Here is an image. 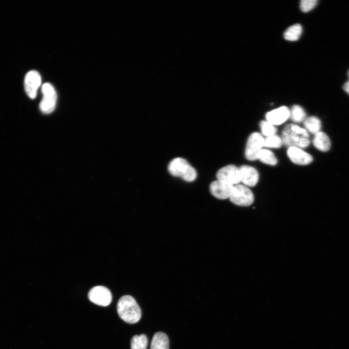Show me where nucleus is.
<instances>
[{
	"label": "nucleus",
	"mask_w": 349,
	"mask_h": 349,
	"mask_svg": "<svg viewBox=\"0 0 349 349\" xmlns=\"http://www.w3.org/2000/svg\"><path fill=\"white\" fill-rule=\"evenodd\" d=\"M169 340L167 335L162 332H157L153 336L150 349H169Z\"/></svg>",
	"instance_id": "obj_15"
},
{
	"label": "nucleus",
	"mask_w": 349,
	"mask_h": 349,
	"mask_svg": "<svg viewBox=\"0 0 349 349\" xmlns=\"http://www.w3.org/2000/svg\"><path fill=\"white\" fill-rule=\"evenodd\" d=\"M217 179L223 181L233 185L241 182L239 168L233 164H229L221 168L217 173Z\"/></svg>",
	"instance_id": "obj_8"
},
{
	"label": "nucleus",
	"mask_w": 349,
	"mask_h": 349,
	"mask_svg": "<svg viewBox=\"0 0 349 349\" xmlns=\"http://www.w3.org/2000/svg\"><path fill=\"white\" fill-rule=\"evenodd\" d=\"M88 298L93 303L103 306L109 305L112 301V295L107 287L98 286L92 288L88 293Z\"/></svg>",
	"instance_id": "obj_7"
},
{
	"label": "nucleus",
	"mask_w": 349,
	"mask_h": 349,
	"mask_svg": "<svg viewBox=\"0 0 349 349\" xmlns=\"http://www.w3.org/2000/svg\"><path fill=\"white\" fill-rule=\"evenodd\" d=\"M43 98L40 102L39 108L44 113L48 114L55 109L57 94L53 86L49 83H44L42 87Z\"/></svg>",
	"instance_id": "obj_5"
},
{
	"label": "nucleus",
	"mask_w": 349,
	"mask_h": 349,
	"mask_svg": "<svg viewBox=\"0 0 349 349\" xmlns=\"http://www.w3.org/2000/svg\"><path fill=\"white\" fill-rule=\"evenodd\" d=\"M257 159L262 162L274 166L277 164V159L274 154L269 150L261 149L257 154Z\"/></svg>",
	"instance_id": "obj_16"
},
{
	"label": "nucleus",
	"mask_w": 349,
	"mask_h": 349,
	"mask_svg": "<svg viewBox=\"0 0 349 349\" xmlns=\"http://www.w3.org/2000/svg\"><path fill=\"white\" fill-rule=\"evenodd\" d=\"M289 117L293 121L299 123L305 120L306 113L302 107L294 105L289 110Z\"/></svg>",
	"instance_id": "obj_19"
},
{
	"label": "nucleus",
	"mask_w": 349,
	"mask_h": 349,
	"mask_svg": "<svg viewBox=\"0 0 349 349\" xmlns=\"http://www.w3.org/2000/svg\"><path fill=\"white\" fill-rule=\"evenodd\" d=\"M169 173L175 177H180L187 182L193 181L197 177L195 170L184 159L176 158L168 165Z\"/></svg>",
	"instance_id": "obj_3"
},
{
	"label": "nucleus",
	"mask_w": 349,
	"mask_h": 349,
	"mask_svg": "<svg viewBox=\"0 0 349 349\" xmlns=\"http://www.w3.org/2000/svg\"><path fill=\"white\" fill-rule=\"evenodd\" d=\"M41 83V78L40 74L35 70L28 72L24 80L25 90L31 99L36 97L37 90Z\"/></svg>",
	"instance_id": "obj_9"
},
{
	"label": "nucleus",
	"mask_w": 349,
	"mask_h": 349,
	"mask_svg": "<svg viewBox=\"0 0 349 349\" xmlns=\"http://www.w3.org/2000/svg\"><path fill=\"white\" fill-rule=\"evenodd\" d=\"M241 182L246 186L254 187L258 182L259 174L254 167L243 165L239 168Z\"/></svg>",
	"instance_id": "obj_12"
},
{
	"label": "nucleus",
	"mask_w": 349,
	"mask_h": 349,
	"mask_svg": "<svg viewBox=\"0 0 349 349\" xmlns=\"http://www.w3.org/2000/svg\"><path fill=\"white\" fill-rule=\"evenodd\" d=\"M117 311L120 317L129 324L137 323L141 317V309L134 298L130 295L120 298L117 302Z\"/></svg>",
	"instance_id": "obj_2"
},
{
	"label": "nucleus",
	"mask_w": 349,
	"mask_h": 349,
	"mask_svg": "<svg viewBox=\"0 0 349 349\" xmlns=\"http://www.w3.org/2000/svg\"><path fill=\"white\" fill-rule=\"evenodd\" d=\"M283 143L289 147L302 148L307 147L310 139L307 131L295 124H288L282 132Z\"/></svg>",
	"instance_id": "obj_1"
},
{
	"label": "nucleus",
	"mask_w": 349,
	"mask_h": 349,
	"mask_svg": "<svg viewBox=\"0 0 349 349\" xmlns=\"http://www.w3.org/2000/svg\"><path fill=\"white\" fill-rule=\"evenodd\" d=\"M283 143L282 138L275 134L264 139V146L277 148L280 147Z\"/></svg>",
	"instance_id": "obj_21"
},
{
	"label": "nucleus",
	"mask_w": 349,
	"mask_h": 349,
	"mask_svg": "<svg viewBox=\"0 0 349 349\" xmlns=\"http://www.w3.org/2000/svg\"><path fill=\"white\" fill-rule=\"evenodd\" d=\"M317 0H302L300 2V9L303 12L312 10L317 4Z\"/></svg>",
	"instance_id": "obj_23"
},
{
	"label": "nucleus",
	"mask_w": 349,
	"mask_h": 349,
	"mask_svg": "<svg viewBox=\"0 0 349 349\" xmlns=\"http://www.w3.org/2000/svg\"><path fill=\"white\" fill-rule=\"evenodd\" d=\"M229 199L237 206H248L253 203L254 197L253 192L247 186L237 184L234 186Z\"/></svg>",
	"instance_id": "obj_4"
},
{
	"label": "nucleus",
	"mask_w": 349,
	"mask_h": 349,
	"mask_svg": "<svg viewBox=\"0 0 349 349\" xmlns=\"http://www.w3.org/2000/svg\"><path fill=\"white\" fill-rule=\"evenodd\" d=\"M148 339L145 334L134 336L131 340V349H146Z\"/></svg>",
	"instance_id": "obj_20"
},
{
	"label": "nucleus",
	"mask_w": 349,
	"mask_h": 349,
	"mask_svg": "<svg viewBox=\"0 0 349 349\" xmlns=\"http://www.w3.org/2000/svg\"><path fill=\"white\" fill-rule=\"evenodd\" d=\"M260 126L263 134L267 137L275 135L277 132L275 127L267 121H262Z\"/></svg>",
	"instance_id": "obj_22"
},
{
	"label": "nucleus",
	"mask_w": 349,
	"mask_h": 349,
	"mask_svg": "<svg viewBox=\"0 0 349 349\" xmlns=\"http://www.w3.org/2000/svg\"><path fill=\"white\" fill-rule=\"evenodd\" d=\"M302 32V27L299 24H296L288 27L285 32L284 36L286 40L290 41L297 40Z\"/></svg>",
	"instance_id": "obj_17"
},
{
	"label": "nucleus",
	"mask_w": 349,
	"mask_h": 349,
	"mask_svg": "<svg viewBox=\"0 0 349 349\" xmlns=\"http://www.w3.org/2000/svg\"><path fill=\"white\" fill-rule=\"evenodd\" d=\"M287 154L290 160L298 165H306L310 164L313 160L311 155L297 147H289Z\"/></svg>",
	"instance_id": "obj_11"
},
{
	"label": "nucleus",
	"mask_w": 349,
	"mask_h": 349,
	"mask_svg": "<svg viewBox=\"0 0 349 349\" xmlns=\"http://www.w3.org/2000/svg\"><path fill=\"white\" fill-rule=\"evenodd\" d=\"M264 139L257 132L252 133L249 137L245 148L246 158L251 161L257 159V154L264 146Z\"/></svg>",
	"instance_id": "obj_6"
},
{
	"label": "nucleus",
	"mask_w": 349,
	"mask_h": 349,
	"mask_svg": "<svg viewBox=\"0 0 349 349\" xmlns=\"http://www.w3.org/2000/svg\"><path fill=\"white\" fill-rule=\"evenodd\" d=\"M348 75L349 79L344 84L343 89L347 93H348L349 95V70L348 71Z\"/></svg>",
	"instance_id": "obj_24"
},
{
	"label": "nucleus",
	"mask_w": 349,
	"mask_h": 349,
	"mask_svg": "<svg viewBox=\"0 0 349 349\" xmlns=\"http://www.w3.org/2000/svg\"><path fill=\"white\" fill-rule=\"evenodd\" d=\"M234 186L230 183L217 179L211 183L209 190L215 197L223 200L229 198Z\"/></svg>",
	"instance_id": "obj_10"
},
{
	"label": "nucleus",
	"mask_w": 349,
	"mask_h": 349,
	"mask_svg": "<svg viewBox=\"0 0 349 349\" xmlns=\"http://www.w3.org/2000/svg\"><path fill=\"white\" fill-rule=\"evenodd\" d=\"M313 143L316 148L323 152L329 150L331 146L330 139L325 133L322 131H319L315 134Z\"/></svg>",
	"instance_id": "obj_14"
},
{
	"label": "nucleus",
	"mask_w": 349,
	"mask_h": 349,
	"mask_svg": "<svg viewBox=\"0 0 349 349\" xmlns=\"http://www.w3.org/2000/svg\"><path fill=\"white\" fill-rule=\"evenodd\" d=\"M304 125L307 131L314 134L320 131L321 128L320 121L315 116H310L305 119Z\"/></svg>",
	"instance_id": "obj_18"
},
{
	"label": "nucleus",
	"mask_w": 349,
	"mask_h": 349,
	"mask_svg": "<svg viewBox=\"0 0 349 349\" xmlns=\"http://www.w3.org/2000/svg\"><path fill=\"white\" fill-rule=\"evenodd\" d=\"M289 117V110L286 106H281L268 112L266 114L267 121L273 125H281Z\"/></svg>",
	"instance_id": "obj_13"
}]
</instances>
